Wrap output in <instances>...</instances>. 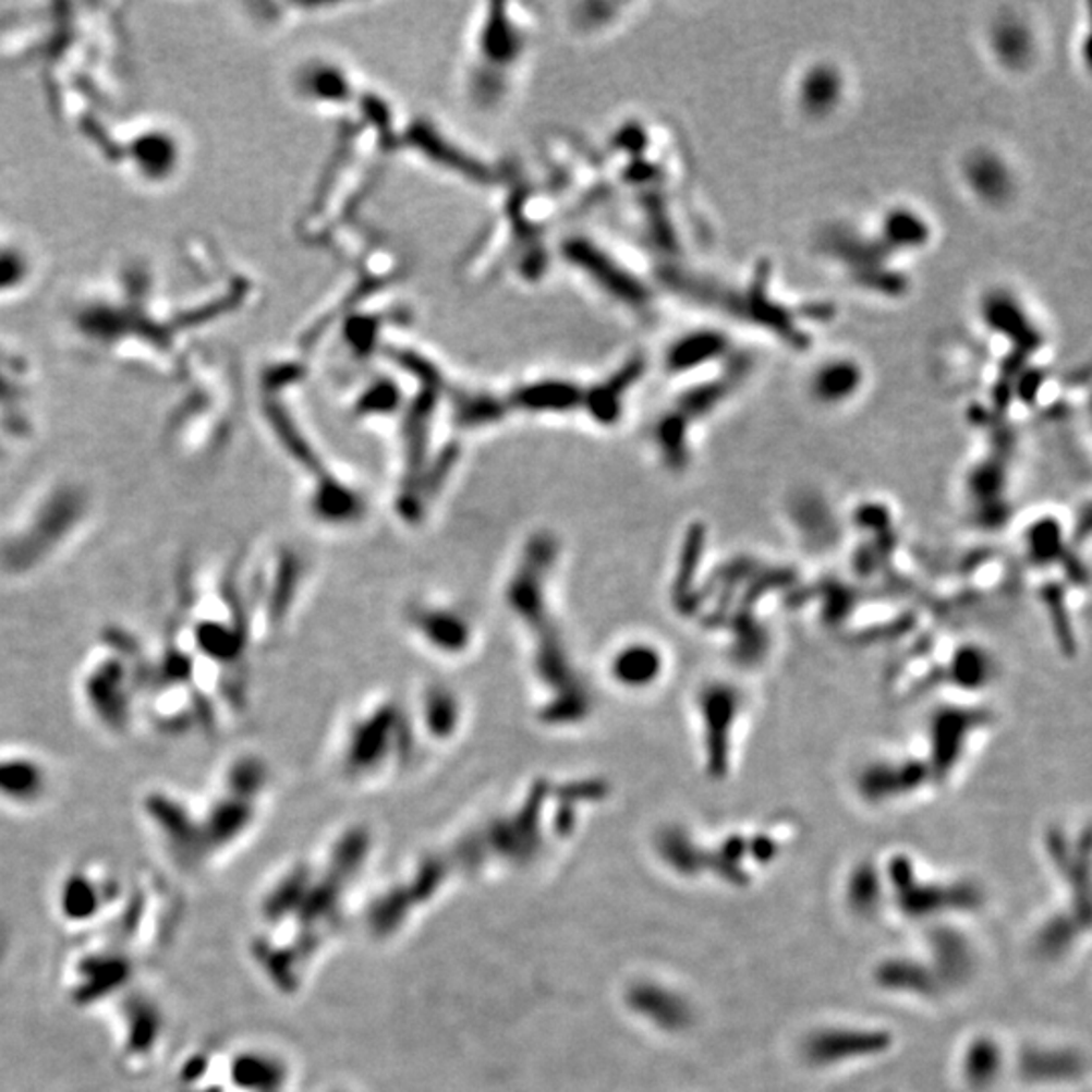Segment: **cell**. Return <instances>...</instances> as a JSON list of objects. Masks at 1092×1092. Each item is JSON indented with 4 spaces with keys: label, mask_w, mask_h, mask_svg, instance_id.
I'll use <instances>...</instances> for the list:
<instances>
[{
    "label": "cell",
    "mask_w": 1092,
    "mask_h": 1092,
    "mask_svg": "<svg viewBox=\"0 0 1092 1092\" xmlns=\"http://www.w3.org/2000/svg\"><path fill=\"white\" fill-rule=\"evenodd\" d=\"M884 1046V1038L866 1036L854 1034V1032H836L827 1030L820 1036L812 1038L808 1044V1056L812 1063H840L854 1056H864L869 1048L881 1051Z\"/></svg>",
    "instance_id": "8992f818"
},
{
    "label": "cell",
    "mask_w": 1092,
    "mask_h": 1092,
    "mask_svg": "<svg viewBox=\"0 0 1092 1092\" xmlns=\"http://www.w3.org/2000/svg\"><path fill=\"white\" fill-rule=\"evenodd\" d=\"M53 791L47 759L23 744H0V805L14 812L39 810Z\"/></svg>",
    "instance_id": "3957f363"
},
{
    "label": "cell",
    "mask_w": 1092,
    "mask_h": 1092,
    "mask_svg": "<svg viewBox=\"0 0 1092 1092\" xmlns=\"http://www.w3.org/2000/svg\"><path fill=\"white\" fill-rule=\"evenodd\" d=\"M662 670V659L652 645H628L614 659L611 672L619 684L630 688L650 687Z\"/></svg>",
    "instance_id": "52a82bcc"
},
{
    "label": "cell",
    "mask_w": 1092,
    "mask_h": 1092,
    "mask_svg": "<svg viewBox=\"0 0 1092 1092\" xmlns=\"http://www.w3.org/2000/svg\"><path fill=\"white\" fill-rule=\"evenodd\" d=\"M148 672L150 656L134 633L104 631L77 674V701L101 732L124 737L141 716Z\"/></svg>",
    "instance_id": "6da1fadb"
},
{
    "label": "cell",
    "mask_w": 1092,
    "mask_h": 1092,
    "mask_svg": "<svg viewBox=\"0 0 1092 1092\" xmlns=\"http://www.w3.org/2000/svg\"><path fill=\"white\" fill-rule=\"evenodd\" d=\"M89 517L92 502L77 488L59 486L37 496L2 536L0 565L4 573L39 571L75 541Z\"/></svg>",
    "instance_id": "7a4b0ae2"
},
{
    "label": "cell",
    "mask_w": 1092,
    "mask_h": 1092,
    "mask_svg": "<svg viewBox=\"0 0 1092 1092\" xmlns=\"http://www.w3.org/2000/svg\"><path fill=\"white\" fill-rule=\"evenodd\" d=\"M415 626L439 650H462L470 635L468 623L448 609H420L415 611Z\"/></svg>",
    "instance_id": "ba28073f"
},
{
    "label": "cell",
    "mask_w": 1092,
    "mask_h": 1092,
    "mask_svg": "<svg viewBox=\"0 0 1092 1092\" xmlns=\"http://www.w3.org/2000/svg\"><path fill=\"white\" fill-rule=\"evenodd\" d=\"M122 897L118 876L98 864H84L71 870L59 884L57 907L68 924L92 923L104 914L106 907L116 905Z\"/></svg>",
    "instance_id": "277c9868"
},
{
    "label": "cell",
    "mask_w": 1092,
    "mask_h": 1092,
    "mask_svg": "<svg viewBox=\"0 0 1092 1092\" xmlns=\"http://www.w3.org/2000/svg\"><path fill=\"white\" fill-rule=\"evenodd\" d=\"M130 1008L120 1011V1040L128 1060L146 1063L156 1054V1046L162 1036L165 1016L150 997L138 994L128 997Z\"/></svg>",
    "instance_id": "5b68a950"
}]
</instances>
